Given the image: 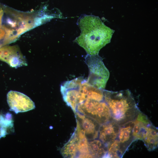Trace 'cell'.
Wrapping results in <instances>:
<instances>
[{
    "mask_svg": "<svg viewBox=\"0 0 158 158\" xmlns=\"http://www.w3.org/2000/svg\"><path fill=\"white\" fill-rule=\"evenodd\" d=\"M78 22L81 33L75 41L87 54H98L100 50L110 42L114 30L105 25L98 17L83 15Z\"/></svg>",
    "mask_w": 158,
    "mask_h": 158,
    "instance_id": "1",
    "label": "cell"
},
{
    "mask_svg": "<svg viewBox=\"0 0 158 158\" xmlns=\"http://www.w3.org/2000/svg\"><path fill=\"white\" fill-rule=\"evenodd\" d=\"M103 91L112 120L120 126L135 119L140 110L129 90L113 92L104 89Z\"/></svg>",
    "mask_w": 158,
    "mask_h": 158,
    "instance_id": "2",
    "label": "cell"
},
{
    "mask_svg": "<svg viewBox=\"0 0 158 158\" xmlns=\"http://www.w3.org/2000/svg\"><path fill=\"white\" fill-rule=\"evenodd\" d=\"M89 74L87 80L91 85L104 90L109 78L110 73L105 66L102 59L98 54H87L85 58Z\"/></svg>",
    "mask_w": 158,
    "mask_h": 158,
    "instance_id": "3",
    "label": "cell"
},
{
    "mask_svg": "<svg viewBox=\"0 0 158 158\" xmlns=\"http://www.w3.org/2000/svg\"><path fill=\"white\" fill-rule=\"evenodd\" d=\"M76 112L92 118L100 125L112 120L109 109L104 100L87 99L78 105Z\"/></svg>",
    "mask_w": 158,
    "mask_h": 158,
    "instance_id": "4",
    "label": "cell"
},
{
    "mask_svg": "<svg viewBox=\"0 0 158 158\" xmlns=\"http://www.w3.org/2000/svg\"><path fill=\"white\" fill-rule=\"evenodd\" d=\"M7 101L10 110L16 114L28 111L34 109V103L24 94L11 90L7 94Z\"/></svg>",
    "mask_w": 158,
    "mask_h": 158,
    "instance_id": "5",
    "label": "cell"
},
{
    "mask_svg": "<svg viewBox=\"0 0 158 158\" xmlns=\"http://www.w3.org/2000/svg\"><path fill=\"white\" fill-rule=\"evenodd\" d=\"M0 60L13 67L27 65L24 57L17 46H4L0 47Z\"/></svg>",
    "mask_w": 158,
    "mask_h": 158,
    "instance_id": "6",
    "label": "cell"
},
{
    "mask_svg": "<svg viewBox=\"0 0 158 158\" xmlns=\"http://www.w3.org/2000/svg\"><path fill=\"white\" fill-rule=\"evenodd\" d=\"M75 113L77 123L84 132L87 139L90 140L98 138L100 124L89 116L77 112Z\"/></svg>",
    "mask_w": 158,
    "mask_h": 158,
    "instance_id": "7",
    "label": "cell"
},
{
    "mask_svg": "<svg viewBox=\"0 0 158 158\" xmlns=\"http://www.w3.org/2000/svg\"><path fill=\"white\" fill-rule=\"evenodd\" d=\"M133 121L120 126L119 132L116 140L121 158L134 142L133 134Z\"/></svg>",
    "mask_w": 158,
    "mask_h": 158,
    "instance_id": "8",
    "label": "cell"
},
{
    "mask_svg": "<svg viewBox=\"0 0 158 158\" xmlns=\"http://www.w3.org/2000/svg\"><path fill=\"white\" fill-rule=\"evenodd\" d=\"M120 126L111 120L100 125L98 138L107 146L118 137Z\"/></svg>",
    "mask_w": 158,
    "mask_h": 158,
    "instance_id": "9",
    "label": "cell"
},
{
    "mask_svg": "<svg viewBox=\"0 0 158 158\" xmlns=\"http://www.w3.org/2000/svg\"><path fill=\"white\" fill-rule=\"evenodd\" d=\"M152 123L147 116L140 111L133 121V134L134 141L142 140L149 127Z\"/></svg>",
    "mask_w": 158,
    "mask_h": 158,
    "instance_id": "10",
    "label": "cell"
},
{
    "mask_svg": "<svg viewBox=\"0 0 158 158\" xmlns=\"http://www.w3.org/2000/svg\"><path fill=\"white\" fill-rule=\"evenodd\" d=\"M78 139L75 130L68 142L61 150V153L64 158L78 157Z\"/></svg>",
    "mask_w": 158,
    "mask_h": 158,
    "instance_id": "11",
    "label": "cell"
},
{
    "mask_svg": "<svg viewBox=\"0 0 158 158\" xmlns=\"http://www.w3.org/2000/svg\"><path fill=\"white\" fill-rule=\"evenodd\" d=\"M158 132L157 128L152 123L149 127L142 140L149 151H154L157 148Z\"/></svg>",
    "mask_w": 158,
    "mask_h": 158,
    "instance_id": "12",
    "label": "cell"
},
{
    "mask_svg": "<svg viewBox=\"0 0 158 158\" xmlns=\"http://www.w3.org/2000/svg\"><path fill=\"white\" fill-rule=\"evenodd\" d=\"M88 146L90 153L93 157L105 158L107 147L98 138L88 140Z\"/></svg>",
    "mask_w": 158,
    "mask_h": 158,
    "instance_id": "13",
    "label": "cell"
},
{
    "mask_svg": "<svg viewBox=\"0 0 158 158\" xmlns=\"http://www.w3.org/2000/svg\"><path fill=\"white\" fill-rule=\"evenodd\" d=\"M76 134L78 139V157H93L90 153L88 140L84 133L82 131H79Z\"/></svg>",
    "mask_w": 158,
    "mask_h": 158,
    "instance_id": "14",
    "label": "cell"
},
{
    "mask_svg": "<svg viewBox=\"0 0 158 158\" xmlns=\"http://www.w3.org/2000/svg\"><path fill=\"white\" fill-rule=\"evenodd\" d=\"M4 8L0 4V28H1L5 23V18L4 20Z\"/></svg>",
    "mask_w": 158,
    "mask_h": 158,
    "instance_id": "15",
    "label": "cell"
}]
</instances>
